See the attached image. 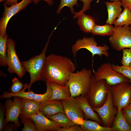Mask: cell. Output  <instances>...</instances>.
<instances>
[{
	"label": "cell",
	"mask_w": 131,
	"mask_h": 131,
	"mask_svg": "<svg viewBox=\"0 0 131 131\" xmlns=\"http://www.w3.org/2000/svg\"><path fill=\"white\" fill-rule=\"evenodd\" d=\"M76 69L75 64L69 58L50 54L47 56L44 69L46 82L65 85Z\"/></svg>",
	"instance_id": "6da1fadb"
},
{
	"label": "cell",
	"mask_w": 131,
	"mask_h": 131,
	"mask_svg": "<svg viewBox=\"0 0 131 131\" xmlns=\"http://www.w3.org/2000/svg\"><path fill=\"white\" fill-rule=\"evenodd\" d=\"M50 35L45 46L41 53L33 56L29 60L21 62L26 71L28 73L30 77V82L27 87L28 91L30 90L32 84L36 82L42 81L46 82L44 71L47 56L46 51L50 38Z\"/></svg>",
	"instance_id": "7a4b0ae2"
},
{
	"label": "cell",
	"mask_w": 131,
	"mask_h": 131,
	"mask_svg": "<svg viewBox=\"0 0 131 131\" xmlns=\"http://www.w3.org/2000/svg\"><path fill=\"white\" fill-rule=\"evenodd\" d=\"M92 72L90 69L84 68L70 74L66 85L69 88L71 97L87 96L90 87Z\"/></svg>",
	"instance_id": "3957f363"
},
{
	"label": "cell",
	"mask_w": 131,
	"mask_h": 131,
	"mask_svg": "<svg viewBox=\"0 0 131 131\" xmlns=\"http://www.w3.org/2000/svg\"><path fill=\"white\" fill-rule=\"evenodd\" d=\"M109 86L104 80H96L92 74L90 87L86 96L88 102L92 108L100 107L105 103Z\"/></svg>",
	"instance_id": "277c9868"
},
{
	"label": "cell",
	"mask_w": 131,
	"mask_h": 131,
	"mask_svg": "<svg viewBox=\"0 0 131 131\" xmlns=\"http://www.w3.org/2000/svg\"><path fill=\"white\" fill-rule=\"evenodd\" d=\"M113 66L111 63H106L101 65L96 71L93 70V74L95 80H104L109 86L123 82H130L128 78L114 70Z\"/></svg>",
	"instance_id": "5b68a950"
},
{
	"label": "cell",
	"mask_w": 131,
	"mask_h": 131,
	"mask_svg": "<svg viewBox=\"0 0 131 131\" xmlns=\"http://www.w3.org/2000/svg\"><path fill=\"white\" fill-rule=\"evenodd\" d=\"M113 104L118 111L128 106L131 100V83L123 82L109 86Z\"/></svg>",
	"instance_id": "8992f818"
},
{
	"label": "cell",
	"mask_w": 131,
	"mask_h": 131,
	"mask_svg": "<svg viewBox=\"0 0 131 131\" xmlns=\"http://www.w3.org/2000/svg\"><path fill=\"white\" fill-rule=\"evenodd\" d=\"M82 49H85L89 51L91 53L93 58L96 55L100 56L104 55L107 58L109 55L108 51L109 47L106 44L103 46H98L97 42L93 37H83L82 39H79L72 45L71 50L75 58L78 51Z\"/></svg>",
	"instance_id": "52a82bcc"
},
{
	"label": "cell",
	"mask_w": 131,
	"mask_h": 131,
	"mask_svg": "<svg viewBox=\"0 0 131 131\" xmlns=\"http://www.w3.org/2000/svg\"><path fill=\"white\" fill-rule=\"evenodd\" d=\"M109 41L112 47L120 51L124 48H131V30L130 26H115L113 34Z\"/></svg>",
	"instance_id": "ba28073f"
},
{
	"label": "cell",
	"mask_w": 131,
	"mask_h": 131,
	"mask_svg": "<svg viewBox=\"0 0 131 131\" xmlns=\"http://www.w3.org/2000/svg\"><path fill=\"white\" fill-rule=\"evenodd\" d=\"M15 43L11 38L8 39L7 44L6 62L7 71L10 73H15L22 78L26 71L20 61L16 52Z\"/></svg>",
	"instance_id": "9c48e42d"
},
{
	"label": "cell",
	"mask_w": 131,
	"mask_h": 131,
	"mask_svg": "<svg viewBox=\"0 0 131 131\" xmlns=\"http://www.w3.org/2000/svg\"><path fill=\"white\" fill-rule=\"evenodd\" d=\"M93 109L98 114L102 121L103 126L112 127L118 110L114 104L109 90L106 100L104 105L100 107H94Z\"/></svg>",
	"instance_id": "30bf717a"
},
{
	"label": "cell",
	"mask_w": 131,
	"mask_h": 131,
	"mask_svg": "<svg viewBox=\"0 0 131 131\" xmlns=\"http://www.w3.org/2000/svg\"><path fill=\"white\" fill-rule=\"evenodd\" d=\"M64 112L69 118L75 124H83L84 114L76 97H71L68 99L61 100Z\"/></svg>",
	"instance_id": "8fae6325"
},
{
	"label": "cell",
	"mask_w": 131,
	"mask_h": 131,
	"mask_svg": "<svg viewBox=\"0 0 131 131\" xmlns=\"http://www.w3.org/2000/svg\"><path fill=\"white\" fill-rule=\"evenodd\" d=\"M47 87L46 92L43 94H38L34 93L32 90L25 92L28 84L25 83L23 89L19 92L15 93L5 91L0 96L2 99L9 98L12 97H18L24 98L33 100L40 102L49 100L51 98L52 94L51 87L49 82H46Z\"/></svg>",
	"instance_id": "7c38bea8"
},
{
	"label": "cell",
	"mask_w": 131,
	"mask_h": 131,
	"mask_svg": "<svg viewBox=\"0 0 131 131\" xmlns=\"http://www.w3.org/2000/svg\"><path fill=\"white\" fill-rule=\"evenodd\" d=\"M32 2V0H22L20 2L9 7L3 3L4 11L0 21V34H7V27L10 19L16 14L24 9Z\"/></svg>",
	"instance_id": "4fadbf2b"
},
{
	"label": "cell",
	"mask_w": 131,
	"mask_h": 131,
	"mask_svg": "<svg viewBox=\"0 0 131 131\" xmlns=\"http://www.w3.org/2000/svg\"><path fill=\"white\" fill-rule=\"evenodd\" d=\"M13 100L8 98L5 102L6 108L5 122H12L17 127L20 126L19 117L21 114L22 98L14 97Z\"/></svg>",
	"instance_id": "5bb4252c"
},
{
	"label": "cell",
	"mask_w": 131,
	"mask_h": 131,
	"mask_svg": "<svg viewBox=\"0 0 131 131\" xmlns=\"http://www.w3.org/2000/svg\"><path fill=\"white\" fill-rule=\"evenodd\" d=\"M30 118L34 123L37 131H58L61 128L59 124L48 118L40 112Z\"/></svg>",
	"instance_id": "9a60e30c"
},
{
	"label": "cell",
	"mask_w": 131,
	"mask_h": 131,
	"mask_svg": "<svg viewBox=\"0 0 131 131\" xmlns=\"http://www.w3.org/2000/svg\"><path fill=\"white\" fill-rule=\"evenodd\" d=\"M40 112L47 117L64 111L61 100H48L40 103Z\"/></svg>",
	"instance_id": "2e32d148"
},
{
	"label": "cell",
	"mask_w": 131,
	"mask_h": 131,
	"mask_svg": "<svg viewBox=\"0 0 131 131\" xmlns=\"http://www.w3.org/2000/svg\"><path fill=\"white\" fill-rule=\"evenodd\" d=\"M76 98L84 114V119L95 121L102 125V122L100 118L89 104L87 96L81 95Z\"/></svg>",
	"instance_id": "e0dca14e"
},
{
	"label": "cell",
	"mask_w": 131,
	"mask_h": 131,
	"mask_svg": "<svg viewBox=\"0 0 131 131\" xmlns=\"http://www.w3.org/2000/svg\"><path fill=\"white\" fill-rule=\"evenodd\" d=\"M22 98V104L19 117L30 118L40 112V102L31 99Z\"/></svg>",
	"instance_id": "ac0fdd59"
},
{
	"label": "cell",
	"mask_w": 131,
	"mask_h": 131,
	"mask_svg": "<svg viewBox=\"0 0 131 131\" xmlns=\"http://www.w3.org/2000/svg\"><path fill=\"white\" fill-rule=\"evenodd\" d=\"M49 82L52 91L51 97L49 100H61L68 99L71 98V93L67 86L66 85H61L54 83Z\"/></svg>",
	"instance_id": "d6986e66"
},
{
	"label": "cell",
	"mask_w": 131,
	"mask_h": 131,
	"mask_svg": "<svg viewBox=\"0 0 131 131\" xmlns=\"http://www.w3.org/2000/svg\"><path fill=\"white\" fill-rule=\"evenodd\" d=\"M108 12V18L106 24L112 25L114 24L122 11L121 1H106L105 2Z\"/></svg>",
	"instance_id": "ffe728a7"
},
{
	"label": "cell",
	"mask_w": 131,
	"mask_h": 131,
	"mask_svg": "<svg viewBox=\"0 0 131 131\" xmlns=\"http://www.w3.org/2000/svg\"><path fill=\"white\" fill-rule=\"evenodd\" d=\"M77 17V23L81 29L86 33H91L96 24L94 18L84 13L80 14Z\"/></svg>",
	"instance_id": "44dd1931"
},
{
	"label": "cell",
	"mask_w": 131,
	"mask_h": 131,
	"mask_svg": "<svg viewBox=\"0 0 131 131\" xmlns=\"http://www.w3.org/2000/svg\"><path fill=\"white\" fill-rule=\"evenodd\" d=\"M112 127L114 131H131V128L126 120L122 109L118 111Z\"/></svg>",
	"instance_id": "7402d4cb"
},
{
	"label": "cell",
	"mask_w": 131,
	"mask_h": 131,
	"mask_svg": "<svg viewBox=\"0 0 131 131\" xmlns=\"http://www.w3.org/2000/svg\"><path fill=\"white\" fill-rule=\"evenodd\" d=\"M83 131H114L112 127L101 126L97 122L84 119L82 124L80 125Z\"/></svg>",
	"instance_id": "603a6c76"
},
{
	"label": "cell",
	"mask_w": 131,
	"mask_h": 131,
	"mask_svg": "<svg viewBox=\"0 0 131 131\" xmlns=\"http://www.w3.org/2000/svg\"><path fill=\"white\" fill-rule=\"evenodd\" d=\"M47 117L59 124L61 128L68 127L75 125L69 118L64 112H59Z\"/></svg>",
	"instance_id": "cb8c5ba5"
},
{
	"label": "cell",
	"mask_w": 131,
	"mask_h": 131,
	"mask_svg": "<svg viewBox=\"0 0 131 131\" xmlns=\"http://www.w3.org/2000/svg\"><path fill=\"white\" fill-rule=\"evenodd\" d=\"M8 35L0 34V66H7L6 59Z\"/></svg>",
	"instance_id": "d4e9b609"
},
{
	"label": "cell",
	"mask_w": 131,
	"mask_h": 131,
	"mask_svg": "<svg viewBox=\"0 0 131 131\" xmlns=\"http://www.w3.org/2000/svg\"><path fill=\"white\" fill-rule=\"evenodd\" d=\"M114 27L112 25L106 24L104 25H95L91 32L94 35L110 36L113 34Z\"/></svg>",
	"instance_id": "484cf974"
},
{
	"label": "cell",
	"mask_w": 131,
	"mask_h": 131,
	"mask_svg": "<svg viewBox=\"0 0 131 131\" xmlns=\"http://www.w3.org/2000/svg\"><path fill=\"white\" fill-rule=\"evenodd\" d=\"M115 26L122 27L124 25H131V12L128 8H124L114 24Z\"/></svg>",
	"instance_id": "4316f807"
},
{
	"label": "cell",
	"mask_w": 131,
	"mask_h": 131,
	"mask_svg": "<svg viewBox=\"0 0 131 131\" xmlns=\"http://www.w3.org/2000/svg\"><path fill=\"white\" fill-rule=\"evenodd\" d=\"M78 0H61L60 3L56 11L57 13L59 14L62 8L64 7L67 6L70 8L71 13L74 14L76 12L74 10L73 7L75 5L78 6Z\"/></svg>",
	"instance_id": "83f0119b"
},
{
	"label": "cell",
	"mask_w": 131,
	"mask_h": 131,
	"mask_svg": "<svg viewBox=\"0 0 131 131\" xmlns=\"http://www.w3.org/2000/svg\"><path fill=\"white\" fill-rule=\"evenodd\" d=\"M22 123L23 124L22 131H37L36 126L33 121L30 118L19 117Z\"/></svg>",
	"instance_id": "f1b7e54d"
},
{
	"label": "cell",
	"mask_w": 131,
	"mask_h": 131,
	"mask_svg": "<svg viewBox=\"0 0 131 131\" xmlns=\"http://www.w3.org/2000/svg\"><path fill=\"white\" fill-rule=\"evenodd\" d=\"M113 69L128 78L131 82V66L118 65L113 66Z\"/></svg>",
	"instance_id": "f546056e"
},
{
	"label": "cell",
	"mask_w": 131,
	"mask_h": 131,
	"mask_svg": "<svg viewBox=\"0 0 131 131\" xmlns=\"http://www.w3.org/2000/svg\"><path fill=\"white\" fill-rule=\"evenodd\" d=\"M123 56L121 61L122 65L131 66V48L122 49Z\"/></svg>",
	"instance_id": "4dcf8cb0"
},
{
	"label": "cell",
	"mask_w": 131,
	"mask_h": 131,
	"mask_svg": "<svg viewBox=\"0 0 131 131\" xmlns=\"http://www.w3.org/2000/svg\"><path fill=\"white\" fill-rule=\"evenodd\" d=\"M12 84L9 89L10 92L15 93L18 92L21 90L24 87V85L18 79L14 77L12 80Z\"/></svg>",
	"instance_id": "1f68e13d"
},
{
	"label": "cell",
	"mask_w": 131,
	"mask_h": 131,
	"mask_svg": "<svg viewBox=\"0 0 131 131\" xmlns=\"http://www.w3.org/2000/svg\"><path fill=\"white\" fill-rule=\"evenodd\" d=\"M83 3L82 8L79 12L76 13L74 16V18L75 19L81 13H84L90 8V3L93 0H79Z\"/></svg>",
	"instance_id": "d6a6232c"
},
{
	"label": "cell",
	"mask_w": 131,
	"mask_h": 131,
	"mask_svg": "<svg viewBox=\"0 0 131 131\" xmlns=\"http://www.w3.org/2000/svg\"><path fill=\"white\" fill-rule=\"evenodd\" d=\"M4 106L0 103V131L4 130L5 128V119L4 115L5 112Z\"/></svg>",
	"instance_id": "836d02e7"
},
{
	"label": "cell",
	"mask_w": 131,
	"mask_h": 131,
	"mask_svg": "<svg viewBox=\"0 0 131 131\" xmlns=\"http://www.w3.org/2000/svg\"><path fill=\"white\" fill-rule=\"evenodd\" d=\"M58 131H83L80 126L75 124L65 128H61Z\"/></svg>",
	"instance_id": "e575fe53"
},
{
	"label": "cell",
	"mask_w": 131,
	"mask_h": 131,
	"mask_svg": "<svg viewBox=\"0 0 131 131\" xmlns=\"http://www.w3.org/2000/svg\"><path fill=\"white\" fill-rule=\"evenodd\" d=\"M7 124L5 127L4 130L5 131H14L17 130V127L13 122Z\"/></svg>",
	"instance_id": "d590c367"
},
{
	"label": "cell",
	"mask_w": 131,
	"mask_h": 131,
	"mask_svg": "<svg viewBox=\"0 0 131 131\" xmlns=\"http://www.w3.org/2000/svg\"><path fill=\"white\" fill-rule=\"evenodd\" d=\"M122 6L124 8L131 10V0H123L121 1Z\"/></svg>",
	"instance_id": "8d00e7d4"
},
{
	"label": "cell",
	"mask_w": 131,
	"mask_h": 131,
	"mask_svg": "<svg viewBox=\"0 0 131 131\" xmlns=\"http://www.w3.org/2000/svg\"><path fill=\"white\" fill-rule=\"evenodd\" d=\"M122 111L124 114L131 115V106H128L123 108Z\"/></svg>",
	"instance_id": "74e56055"
},
{
	"label": "cell",
	"mask_w": 131,
	"mask_h": 131,
	"mask_svg": "<svg viewBox=\"0 0 131 131\" xmlns=\"http://www.w3.org/2000/svg\"><path fill=\"white\" fill-rule=\"evenodd\" d=\"M5 1L3 3L7 6H11L18 3V0H0V2Z\"/></svg>",
	"instance_id": "f35d334b"
},
{
	"label": "cell",
	"mask_w": 131,
	"mask_h": 131,
	"mask_svg": "<svg viewBox=\"0 0 131 131\" xmlns=\"http://www.w3.org/2000/svg\"><path fill=\"white\" fill-rule=\"evenodd\" d=\"M43 0L46 1L47 3L50 5H51L53 4V2L52 0H32V2L35 4H36L39 2L40 0Z\"/></svg>",
	"instance_id": "ab89813d"
},
{
	"label": "cell",
	"mask_w": 131,
	"mask_h": 131,
	"mask_svg": "<svg viewBox=\"0 0 131 131\" xmlns=\"http://www.w3.org/2000/svg\"><path fill=\"white\" fill-rule=\"evenodd\" d=\"M124 115L126 121L131 128V115Z\"/></svg>",
	"instance_id": "60d3db41"
},
{
	"label": "cell",
	"mask_w": 131,
	"mask_h": 131,
	"mask_svg": "<svg viewBox=\"0 0 131 131\" xmlns=\"http://www.w3.org/2000/svg\"><path fill=\"white\" fill-rule=\"evenodd\" d=\"M123 0H110V1L111 2H113V1H121Z\"/></svg>",
	"instance_id": "b9f144b4"
},
{
	"label": "cell",
	"mask_w": 131,
	"mask_h": 131,
	"mask_svg": "<svg viewBox=\"0 0 131 131\" xmlns=\"http://www.w3.org/2000/svg\"><path fill=\"white\" fill-rule=\"evenodd\" d=\"M129 105L130 106H131V101H130V104Z\"/></svg>",
	"instance_id": "7bdbcfd3"
},
{
	"label": "cell",
	"mask_w": 131,
	"mask_h": 131,
	"mask_svg": "<svg viewBox=\"0 0 131 131\" xmlns=\"http://www.w3.org/2000/svg\"><path fill=\"white\" fill-rule=\"evenodd\" d=\"M130 26H131V25H130Z\"/></svg>",
	"instance_id": "ee69618b"
},
{
	"label": "cell",
	"mask_w": 131,
	"mask_h": 131,
	"mask_svg": "<svg viewBox=\"0 0 131 131\" xmlns=\"http://www.w3.org/2000/svg\"><path fill=\"white\" fill-rule=\"evenodd\" d=\"M131 27V26H130Z\"/></svg>",
	"instance_id": "f6af8a7d"
}]
</instances>
